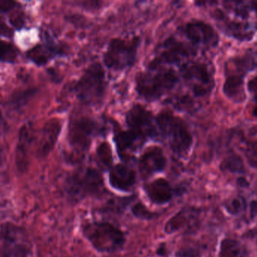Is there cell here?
<instances>
[{
  "label": "cell",
  "mask_w": 257,
  "mask_h": 257,
  "mask_svg": "<svg viewBox=\"0 0 257 257\" xmlns=\"http://www.w3.org/2000/svg\"><path fill=\"white\" fill-rule=\"evenodd\" d=\"M32 244L24 228L11 223L0 226V253L3 257H28Z\"/></svg>",
  "instance_id": "obj_8"
},
{
  "label": "cell",
  "mask_w": 257,
  "mask_h": 257,
  "mask_svg": "<svg viewBox=\"0 0 257 257\" xmlns=\"http://www.w3.org/2000/svg\"><path fill=\"white\" fill-rule=\"evenodd\" d=\"M97 157L101 167L105 170H109L113 166L112 151L106 142L101 143L97 148Z\"/></svg>",
  "instance_id": "obj_27"
},
{
  "label": "cell",
  "mask_w": 257,
  "mask_h": 257,
  "mask_svg": "<svg viewBox=\"0 0 257 257\" xmlns=\"http://www.w3.org/2000/svg\"><path fill=\"white\" fill-rule=\"evenodd\" d=\"M183 78L196 97L209 95L215 87L214 72L204 62H187L181 66Z\"/></svg>",
  "instance_id": "obj_9"
},
{
  "label": "cell",
  "mask_w": 257,
  "mask_h": 257,
  "mask_svg": "<svg viewBox=\"0 0 257 257\" xmlns=\"http://www.w3.org/2000/svg\"><path fill=\"white\" fill-rule=\"evenodd\" d=\"M81 232L84 238L98 253L107 254L117 253L124 248L126 243L125 232L109 221H84L81 224Z\"/></svg>",
  "instance_id": "obj_3"
},
{
  "label": "cell",
  "mask_w": 257,
  "mask_h": 257,
  "mask_svg": "<svg viewBox=\"0 0 257 257\" xmlns=\"http://www.w3.org/2000/svg\"><path fill=\"white\" fill-rule=\"evenodd\" d=\"M220 169L223 172L238 175H244L246 173L244 160L239 155L232 152L223 158L220 163Z\"/></svg>",
  "instance_id": "obj_24"
},
{
  "label": "cell",
  "mask_w": 257,
  "mask_h": 257,
  "mask_svg": "<svg viewBox=\"0 0 257 257\" xmlns=\"http://www.w3.org/2000/svg\"><path fill=\"white\" fill-rule=\"evenodd\" d=\"M131 213L138 220L151 221L157 218L160 213L151 211L142 201L136 200L130 207Z\"/></svg>",
  "instance_id": "obj_26"
},
{
  "label": "cell",
  "mask_w": 257,
  "mask_h": 257,
  "mask_svg": "<svg viewBox=\"0 0 257 257\" xmlns=\"http://www.w3.org/2000/svg\"><path fill=\"white\" fill-rule=\"evenodd\" d=\"M61 54H63V50L60 46L47 42L43 45H38L29 51L28 57L36 64L42 66Z\"/></svg>",
  "instance_id": "obj_22"
},
{
  "label": "cell",
  "mask_w": 257,
  "mask_h": 257,
  "mask_svg": "<svg viewBox=\"0 0 257 257\" xmlns=\"http://www.w3.org/2000/svg\"><path fill=\"white\" fill-rule=\"evenodd\" d=\"M162 51L160 55L152 61L151 65L163 64V63H181L186 57H189L190 55L196 54V51L191 48H188L187 45L182 42L176 40L175 38H169L163 43L162 47Z\"/></svg>",
  "instance_id": "obj_18"
},
{
  "label": "cell",
  "mask_w": 257,
  "mask_h": 257,
  "mask_svg": "<svg viewBox=\"0 0 257 257\" xmlns=\"http://www.w3.org/2000/svg\"><path fill=\"white\" fill-rule=\"evenodd\" d=\"M130 129L136 131L144 138H154L159 135L158 127L151 112L140 104H135L126 116Z\"/></svg>",
  "instance_id": "obj_13"
},
{
  "label": "cell",
  "mask_w": 257,
  "mask_h": 257,
  "mask_svg": "<svg viewBox=\"0 0 257 257\" xmlns=\"http://www.w3.org/2000/svg\"><path fill=\"white\" fill-rule=\"evenodd\" d=\"M108 183L113 190L121 193H131L137 184V174L126 163H119L110 169Z\"/></svg>",
  "instance_id": "obj_17"
},
{
  "label": "cell",
  "mask_w": 257,
  "mask_h": 257,
  "mask_svg": "<svg viewBox=\"0 0 257 257\" xmlns=\"http://www.w3.org/2000/svg\"><path fill=\"white\" fill-rule=\"evenodd\" d=\"M18 57V49L13 44L0 40V62L13 63Z\"/></svg>",
  "instance_id": "obj_28"
},
{
  "label": "cell",
  "mask_w": 257,
  "mask_h": 257,
  "mask_svg": "<svg viewBox=\"0 0 257 257\" xmlns=\"http://www.w3.org/2000/svg\"><path fill=\"white\" fill-rule=\"evenodd\" d=\"M138 199L137 195L131 196H116L110 198L105 203L99 208V211L102 215L120 217L131 205Z\"/></svg>",
  "instance_id": "obj_21"
},
{
  "label": "cell",
  "mask_w": 257,
  "mask_h": 257,
  "mask_svg": "<svg viewBox=\"0 0 257 257\" xmlns=\"http://www.w3.org/2000/svg\"><path fill=\"white\" fill-rule=\"evenodd\" d=\"M247 90L255 104H257V75L247 81Z\"/></svg>",
  "instance_id": "obj_32"
},
{
  "label": "cell",
  "mask_w": 257,
  "mask_h": 257,
  "mask_svg": "<svg viewBox=\"0 0 257 257\" xmlns=\"http://www.w3.org/2000/svg\"><path fill=\"white\" fill-rule=\"evenodd\" d=\"M177 82L178 76L173 69L151 65L149 70L138 75L136 90L144 99L156 101L174 89Z\"/></svg>",
  "instance_id": "obj_5"
},
{
  "label": "cell",
  "mask_w": 257,
  "mask_h": 257,
  "mask_svg": "<svg viewBox=\"0 0 257 257\" xmlns=\"http://www.w3.org/2000/svg\"><path fill=\"white\" fill-rule=\"evenodd\" d=\"M30 130L29 127L24 125L21 128L18 136V146H17L16 162L20 170H24L27 165V146L30 143Z\"/></svg>",
  "instance_id": "obj_23"
},
{
  "label": "cell",
  "mask_w": 257,
  "mask_h": 257,
  "mask_svg": "<svg viewBox=\"0 0 257 257\" xmlns=\"http://www.w3.org/2000/svg\"><path fill=\"white\" fill-rule=\"evenodd\" d=\"M202 249L196 245H185L180 247L175 253V257H201Z\"/></svg>",
  "instance_id": "obj_31"
},
{
  "label": "cell",
  "mask_w": 257,
  "mask_h": 257,
  "mask_svg": "<svg viewBox=\"0 0 257 257\" xmlns=\"http://www.w3.org/2000/svg\"><path fill=\"white\" fill-rule=\"evenodd\" d=\"M17 3L9 0H0V13L10 12L16 7Z\"/></svg>",
  "instance_id": "obj_33"
},
{
  "label": "cell",
  "mask_w": 257,
  "mask_h": 257,
  "mask_svg": "<svg viewBox=\"0 0 257 257\" xmlns=\"http://www.w3.org/2000/svg\"><path fill=\"white\" fill-rule=\"evenodd\" d=\"M244 153L249 164L257 169V140L246 141Z\"/></svg>",
  "instance_id": "obj_30"
},
{
  "label": "cell",
  "mask_w": 257,
  "mask_h": 257,
  "mask_svg": "<svg viewBox=\"0 0 257 257\" xmlns=\"http://www.w3.org/2000/svg\"><path fill=\"white\" fill-rule=\"evenodd\" d=\"M257 69V50H248L232 56L224 63L225 81L223 95L234 104H243L247 99L245 78L252 71Z\"/></svg>",
  "instance_id": "obj_1"
},
{
  "label": "cell",
  "mask_w": 257,
  "mask_h": 257,
  "mask_svg": "<svg viewBox=\"0 0 257 257\" xmlns=\"http://www.w3.org/2000/svg\"><path fill=\"white\" fill-rule=\"evenodd\" d=\"M200 213L199 210L192 207L182 208L173 217H171L164 226V232L167 235L177 232H192L199 225Z\"/></svg>",
  "instance_id": "obj_16"
},
{
  "label": "cell",
  "mask_w": 257,
  "mask_h": 257,
  "mask_svg": "<svg viewBox=\"0 0 257 257\" xmlns=\"http://www.w3.org/2000/svg\"><path fill=\"white\" fill-rule=\"evenodd\" d=\"M250 214H251L252 218L257 216V200L251 202V205H250Z\"/></svg>",
  "instance_id": "obj_36"
},
{
  "label": "cell",
  "mask_w": 257,
  "mask_h": 257,
  "mask_svg": "<svg viewBox=\"0 0 257 257\" xmlns=\"http://www.w3.org/2000/svg\"><path fill=\"white\" fill-rule=\"evenodd\" d=\"M106 90L105 73L100 63L90 65L75 86L78 99L86 105L99 104L103 99Z\"/></svg>",
  "instance_id": "obj_6"
},
{
  "label": "cell",
  "mask_w": 257,
  "mask_h": 257,
  "mask_svg": "<svg viewBox=\"0 0 257 257\" xmlns=\"http://www.w3.org/2000/svg\"><path fill=\"white\" fill-rule=\"evenodd\" d=\"M145 139L133 130L121 131L114 138L119 156L123 161H128L132 154L142 146Z\"/></svg>",
  "instance_id": "obj_19"
},
{
  "label": "cell",
  "mask_w": 257,
  "mask_h": 257,
  "mask_svg": "<svg viewBox=\"0 0 257 257\" xmlns=\"http://www.w3.org/2000/svg\"><path fill=\"white\" fill-rule=\"evenodd\" d=\"M167 166V158L163 149L158 146L148 148L143 152L139 161L138 168L144 180L164 172Z\"/></svg>",
  "instance_id": "obj_15"
},
{
  "label": "cell",
  "mask_w": 257,
  "mask_h": 257,
  "mask_svg": "<svg viewBox=\"0 0 257 257\" xmlns=\"http://www.w3.org/2000/svg\"><path fill=\"white\" fill-rule=\"evenodd\" d=\"M96 129V123L88 118H80L72 121L69 125V143L78 152H84L90 146Z\"/></svg>",
  "instance_id": "obj_14"
},
{
  "label": "cell",
  "mask_w": 257,
  "mask_h": 257,
  "mask_svg": "<svg viewBox=\"0 0 257 257\" xmlns=\"http://www.w3.org/2000/svg\"><path fill=\"white\" fill-rule=\"evenodd\" d=\"M256 30H257V25L256 26Z\"/></svg>",
  "instance_id": "obj_39"
},
{
  "label": "cell",
  "mask_w": 257,
  "mask_h": 257,
  "mask_svg": "<svg viewBox=\"0 0 257 257\" xmlns=\"http://www.w3.org/2000/svg\"><path fill=\"white\" fill-rule=\"evenodd\" d=\"M140 38L131 39H113L104 54V63L114 70H123L132 67L137 58Z\"/></svg>",
  "instance_id": "obj_7"
},
{
  "label": "cell",
  "mask_w": 257,
  "mask_h": 257,
  "mask_svg": "<svg viewBox=\"0 0 257 257\" xmlns=\"http://www.w3.org/2000/svg\"><path fill=\"white\" fill-rule=\"evenodd\" d=\"M159 134L167 140L172 152L180 158L188 155L193 146V139L184 120L167 112L156 117Z\"/></svg>",
  "instance_id": "obj_4"
},
{
  "label": "cell",
  "mask_w": 257,
  "mask_h": 257,
  "mask_svg": "<svg viewBox=\"0 0 257 257\" xmlns=\"http://www.w3.org/2000/svg\"><path fill=\"white\" fill-rule=\"evenodd\" d=\"M252 116L257 118V104H255V106L252 110Z\"/></svg>",
  "instance_id": "obj_37"
},
{
  "label": "cell",
  "mask_w": 257,
  "mask_h": 257,
  "mask_svg": "<svg viewBox=\"0 0 257 257\" xmlns=\"http://www.w3.org/2000/svg\"><path fill=\"white\" fill-rule=\"evenodd\" d=\"M12 35H13L12 29L0 18V36L12 37Z\"/></svg>",
  "instance_id": "obj_34"
},
{
  "label": "cell",
  "mask_w": 257,
  "mask_h": 257,
  "mask_svg": "<svg viewBox=\"0 0 257 257\" xmlns=\"http://www.w3.org/2000/svg\"><path fill=\"white\" fill-rule=\"evenodd\" d=\"M219 257H247L241 242L233 238H225L220 244Z\"/></svg>",
  "instance_id": "obj_25"
},
{
  "label": "cell",
  "mask_w": 257,
  "mask_h": 257,
  "mask_svg": "<svg viewBox=\"0 0 257 257\" xmlns=\"http://www.w3.org/2000/svg\"><path fill=\"white\" fill-rule=\"evenodd\" d=\"M0 117H1V113H0Z\"/></svg>",
  "instance_id": "obj_38"
},
{
  "label": "cell",
  "mask_w": 257,
  "mask_h": 257,
  "mask_svg": "<svg viewBox=\"0 0 257 257\" xmlns=\"http://www.w3.org/2000/svg\"><path fill=\"white\" fill-rule=\"evenodd\" d=\"M211 17L215 21L219 30L227 37L240 42L253 40L257 31L256 26L248 21L232 18L223 9H214Z\"/></svg>",
  "instance_id": "obj_10"
},
{
  "label": "cell",
  "mask_w": 257,
  "mask_h": 257,
  "mask_svg": "<svg viewBox=\"0 0 257 257\" xmlns=\"http://www.w3.org/2000/svg\"><path fill=\"white\" fill-rule=\"evenodd\" d=\"M226 208L228 213L232 215H238L245 209V200L242 197L234 198L226 203Z\"/></svg>",
  "instance_id": "obj_29"
},
{
  "label": "cell",
  "mask_w": 257,
  "mask_h": 257,
  "mask_svg": "<svg viewBox=\"0 0 257 257\" xmlns=\"http://www.w3.org/2000/svg\"><path fill=\"white\" fill-rule=\"evenodd\" d=\"M61 131V124L57 119L48 121L42 128L40 140L38 143V156L46 157L52 150Z\"/></svg>",
  "instance_id": "obj_20"
},
{
  "label": "cell",
  "mask_w": 257,
  "mask_h": 257,
  "mask_svg": "<svg viewBox=\"0 0 257 257\" xmlns=\"http://www.w3.org/2000/svg\"><path fill=\"white\" fill-rule=\"evenodd\" d=\"M187 189L174 187L168 180L157 178L144 184L143 191L148 200L157 206H163L172 202L175 197L182 196Z\"/></svg>",
  "instance_id": "obj_12"
},
{
  "label": "cell",
  "mask_w": 257,
  "mask_h": 257,
  "mask_svg": "<svg viewBox=\"0 0 257 257\" xmlns=\"http://www.w3.org/2000/svg\"><path fill=\"white\" fill-rule=\"evenodd\" d=\"M167 247H166V244L163 243L160 244L158 248L157 249V253L158 256H167Z\"/></svg>",
  "instance_id": "obj_35"
},
{
  "label": "cell",
  "mask_w": 257,
  "mask_h": 257,
  "mask_svg": "<svg viewBox=\"0 0 257 257\" xmlns=\"http://www.w3.org/2000/svg\"><path fill=\"white\" fill-rule=\"evenodd\" d=\"M63 191L68 200L74 204L90 198L103 199L109 194L102 172L93 167H81L68 175L63 184Z\"/></svg>",
  "instance_id": "obj_2"
},
{
  "label": "cell",
  "mask_w": 257,
  "mask_h": 257,
  "mask_svg": "<svg viewBox=\"0 0 257 257\" xmlns=\"http://www.w3.org/2000/svg\"><path fill=\"white\" fill-rule=\"evenodd\" d=\"M182 31L189 41L199 48H215L220 43V36L217 30L211 24L200 20L187 23Z\"/></svg>",
  "instance_id": "obj_11"
}]
</instances>
